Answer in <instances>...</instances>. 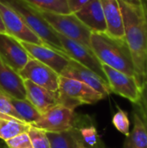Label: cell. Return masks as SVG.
Returning <instances> with one entry per match:
<instances>
[{"label":"cell","instance_id":"1","mask_svg":"<svg viewBox=\"0 0 147 148\" xmlns=\"http://www.w3.org/2000/svg\"><path fill=\"white\" fill-rule=\"evenodd\" d=\"M124 23L125 40L129 48L138 81L142 88L147 75V3L119 0Z\"/></svg>","mask_w":147,"mask_h":148},{"label":"cell","instance_id":"2","mask_svg":"<svg viewBox=\"0 0 147 148\" xmlns=\"http://www.w3.org/2000/svg\"><path fill=\"white\" fill-rule=\"evenodd\" d=\"M90 46L102 64L138 79L133 58L125 39L113 38L106 33L92 32Z\"/></svg>","mask_w":147,"mask_h":148},{"label":"cell","instance_id":"3","mask_svg":"<svg viewBox=\"0 0 147 148\" xmlns=\"http://www.w3.org/2000/svg\"><path fill=\"white\" fill-rule=\"evenodd\" d=\"M0 2L15 10L21 16L28 27L40 37L46 46L62 54H65L57 32L48 23L38 10L29 5L23 0H0Z\"/></svg>","mask_w":147,"mask_h":148},{"label":"cell","instance_id":"4","mask_svg":"<svg viewBox=\"0 0 147 148\" xmlns=\"http://www.w3.org/2000/svg\"><path fill=\"white\" fill-rule=\"evenodd\" d=\"M59 97L62 105L74 109L84 104H95L105 98L84 82L62 75L59 78Z\"/></svg>","mask_w":147,"mask_h":148},{"label":"cell","instance_id":"5","mask_svg":"<svg viewBox=\"0 0 147 148\" xmlns=\"http://www.w3.org/2000/svg\"><path fill=\"white\" fill-rule=\"evenodd\" d=\"M40 13L57 33L91 48L90 37L92 31L75 14H61L48 11H40Z\"/></svg>","mask_w":147,"mask_h":148},{"label":"cell","instance_id":"6","mask_svg":"<svg viewBox=\"0 0 147 148\" xmlns=\"http://www.w3.org/2000/svg\"><path fill=\"white\" fill-rule=\"evenodd\" d=\"M102 69L112 93L124 97L133 105H138L142 97V87L138 79L102 64Z\"/></svg>","mask_w":147,"mask_h":148},{"label":"cell","instance_id":"7","mask_svg":"<svg viewBox=\"0 0 147 148\" xmlns=\"http://www.w3.org/2000/svg\"><path fill=\"white\" fill-rule=\"evenodd\" d=\"M75 119L74 108L58 104L42 114L31 126L46 133H61L73 129Z\"/></svg>","mask_w":147,"mask_h":148},{"label":"cell","instance_id":"8","mask_svg":"<svg viewBox=\"0 0 147 148\" xmlns=\"http://www.w3.org/2000/svg\"><path fill=\"white\" fill-rule=\"evenodd\" d=\"M57 35L68 57L89 69L107 82V76L102 69V63L100 62L91 48L77 41L68 38L59 33H57Z\"/></svg>","mask_w":147,"mask_h":148},{"label":"cell","instance_id":"9","mask_svg":"<svg viewBox=\"0 0 147 148\" xmlns=\"http://www.w3.org/2000/svg\"><path fill=\"white\" fill-rule=\"evenodd\" d=\"M0 15L7 34L20 42L39 45L44 44L40 37L28 27L21 16L11 7L2 2H0Z\"/></svg>","mask_w":147,"mask_h":148},{"label":"cell","instance_id":"10","mask_svg":"<svg viewBox=\"0 0 147 148\" xmlns=\"http://www.w3.org/2000/svg\"><path fill=\"white\" fill-rule=\"evenodd\" d=\"M19 75L23 80H29L50 92L59 93L60 75L34 58L29 59Z\"/></svg>","mask_w":147,"mask_h":148},{"label":"cell","instance_id":"11","mask_svg":"<svg viewBox=\"0 0 147 148\" xmlns=\"http://www.w3.org/2000/svg\"><path fill=\"white\" fill-rule=\"evenodd\" d=\"M0 58L8 66L19 73L32 57L20 41L5 33L0 34Z\"/></svg>","mask_w":147,"mask_h":148},{"label":"cell","instance_id":"12","mask_svg":"<svg viewBox=\"0 0 147 148\" xmlns=\"http://www.w3.org/2000/svg\"><path fill=\"white\" fill-rule=\"evenodd\" d=\"M60 75L79 80L101 94L104 97H107L112 93L108 83L105 80H103L89 69L71 58H69L68 66Z\"/></svg>","mask_w":147,"mask_h":148},{"label":"cell","instance_id":"13","mask_svg":"<svg viewBox=\"0 0 147 148\" xmlns=\"http://www.w3.org/2000/svg\"><path fill=\"white\" fill-rule=\"evenodd\" d=\"M21 43L32 58L47 65L59 75L68 64L69 58L65 54H62L50 47L25 42H21Z\"/></svg>","mask_w":147,"mask_h":148},{"label":"cell","instance_id":"14","mask_svg":"<svg viewBox=\"0 0 147 148\" xmlns=\"http://www.w3.org/2000/svg\"><path fill=\"white\" fill-rule=\"evenodd\" d=\"M0 91L7 96L18 100L26 99L24 80L19 73L0 58Z\"/></svg>","mask_w":147,"mask_h":148},{"label":"cell","instance_id":"15","mask_svg":"<svg viewBox=\"0 0 147 148\" xmlns=\"http://www.w3.org/2000/svg\"><path fill=\"white\" fill-rule=\"evenodd\" d=\"M24 86L26 90V99L41 114H43L55 106L61 104L59 93L56 94L50 92L29 80H24Z\"/></svg>","mask_w":147,"mask_h":148},{"label":"cell","instance_id":"16","mask_svg":"<svg viewBox=\"0 0 147 148\" xmlns=\"http://www.w3.org/2000/svg\"><path fill=\"white\" fill-rule=\"evenodd\" d=\"M74 14L92 32H107V25L101 0H90L81 10Z\"/></svg>","mask_w":147,"mask_h":148},{"label":"cell","instance_id":"17","mask_svg":"<svg viewBox=\"0 0 147 148\" xmlns=\"http://www.w3.org/2000/svg\"><path fill=\"white\" fill-rule=\"evenodd\" d=\"M105 21L106 34L118 39H125L123 16L119 0H101Z\"/></svg>","mask_w":147,"mask_h":148},{"label":"cell","instance_id":"18","mask_svg":"<svg viewBox=\"0 0 147 148\" xmlns=\"http://www.w3.org/2000/svg\"><path fill=\"white\" fill-rule=\"evenodd\" d=\"M133 127L126 136L123 148H147V129L146 124L134 107L133 111Z\"/></svg>","mask_w":147,"mask_h":148},{"label":"cell","instance_id":"19","mask_svg":"<svg viewBox=\"0 0 147 148\" xmlns=\"http://www.w3.org/2000/svg\"><path fill=\"white\" fill-rule=\"evenodd\" d=\"M31 125L23 120L0 113V139L7 140L16 135L27 133Z\"/></svg>","mask_w":147,"mask_h":148},{"label":"cell","instance_id":"20","mask_svg":"<svg viewBox=\"0 0 147 148\" xmlns=\"http://www.w3.org/2000/svg\"><path fill=\"white\" fill-rule=\"evenodd\" d=\"M81 123H77L75 121L74 128L77 131L81 140L83 145L87 148H97L101 140L98 135L97 129L94 125L91 123V121H84V120H81Z\"/></svg>","mask_w":147,"mask_h":148},{"label":"cell","instance_id":"21","mask_svg":"<svg viewBox=\"0 0 147 148\" xmlns=\"http://www.w3.org/2000/svg\"><path fill=\"white\" fill-rule=\"evenodd\" d=\"M46 134L50 143V148H76L81 140L75 128L61 133Z\"/></svg>","mask_w":147,"mask_h":148},{"label":"cell","instance_id":"22","mask_svg":"<svg viewBox=\"0 0 147 148\" xmlns=\"http://www.w3.org/2000/svg\"><path fill=\"white\" fill-rule=\"evenodd\" d=\"M10 101L22 120L25 122L31 125L41 118L42 114L28 100H18L10 97Z\"/></svg>","mask_w":147,"mask_h":148},{"label":"cell","instance_id":"23","mask_svg":"<svg viewBox=\"0 0 147 148\" xmlns=\"http://www.w3.org/2000/svg\"><path fill=\"white\" fill-rule=\"evenodd\" d=\"M29 5L40 11L53 13L68 14L70 13L67 4V0H23Z\"/></svg>","mask_w":147,"mask_h":148},{"label":"cell","instance_id":"24","mask_svg":"<svg viewBox=\"0 0 147 148\" xmlns=\"http://www.w3.org/2000/svg\"><path fill=\"white\" fill-rule=\"evenodd\" d=\"M113 125L114 127L120 132L122 134L126 135V137L130 133V121L128 117L127 112L117 107V112L113 114L112 120Z\"/></svg>","mask_w":147,"mask_h":148},{"label":"cell","instance_id":"25","mask_svg":"<svg viewBox=\"0 0 147 148\" xmlns=\"http://www.w3.org/2000/svg\"><path fill=\"white\" fill-rule=\"evenodd\" d=\"M27 134L30 138L33 148H50V143L46 132L31 126Z\"/></svg>","mask_w":147,"mask_h":148},{"label":"cell","instance_id":"26","mask_svg":"<svg viewBox=\"0 0 147 148\" xmlns=\"http://www.w3.org/2000/svg\"><path fill=\"white\" fill-rule=\"evenodd\" d=\"M8 148H33L30 138L27 133L21 134L5 140Z\"/></svg>","mask_w":147,"mask_h":148},{"label":"cell","instance_id":"27","mask_svg":"<svg viewBox=\"0 0 147 148\" xmlns=\"http://www.w3.org/2000/svg\"><path fill=\"white\" fill-rule=\"evenodd\" d=\"M0 113L22 120V118L20 117V115L17 114L13 105L11 104L10 101V97L4 95L3 93H2L1 91H0Z\"/></svg>","mask_w":147,"mask_h":148},{"label":"cell","instance_id":"28","mask_svg":"<svg viewBox=\"0 0 147 148\" xmlns=\"http://www.w3.org/2000/svg\"><path fill=\"white\" fill-rule=\"evenodd\" d=\"M140 114L144 121L147 123V84L144 86L142 90V97L138 105H134Z\"/></svg>","mask_w":147,"mask_h":148},{"label":"cell","instance_id":"29","mask_svg":"<svg viewBox=\"0 0 147 148\" xmlns=\"http://www.w3.org/2000/svg\"><path fill=\"white\" fill-rule=\"evenodd\" d=\"M89 1L90 0H67V4L70 13L74 14L79 10H81Z\"/></svg>","mask_w":147,"mask_h":148},{"label":"cell","instance_id":"30","mask_svg":"<svg viewBox=\"0 0 147 148\" xmlns=\"http://www.w3.org/2000/svg\"><path fill=\"white\" fill-rule=\"evenodd\" d=\"M5 33H7V32H6V29H5V27H4L3 22V19L0 15V34H5Z\"/></svg>","mask_w":147,"mask_h":148},{"label":"cell","instance_id":"31","mask_svg":"<svg viewBox=\"0 0 147 148\" xmlns=\"http://www.w3.org/2000/svg\"><path fill=\"white\" fill-rule=\"evenodd\" d=\"M126 1L130 2V3H137V4H140V3H145L143 0H126Z\"/></svg>","mask_w":147,"mask_h":148},{"label":"cell","instance_id":"32","mask_svg":"<svg viewBox=\"0 0 147 148\" xmlns=\"http://www.w3.org/2000/svg\"><path fill=\"white\" fill-rule=\"evenodd\" d=\"M97 148H107V146H106V145H105V144H104V143L101 141V142L100 143V145L98 146V147Z\"/></svg>","mask_w":147,"mask_h":148},{"label":"cell","instance_id":"33","mask_svg":"<svg viewBox=\"0 0 147 148\" xmlns=\"http://www.w3.org/2000/svg\"><path fill=\"white\" fill-rule=\"evenodd\" d=\"M82 146H83V143H82V141L80 140L79 142H78V145H77V147L76 148H82Z\"/></svg>","mask_w":147,"mask_h":148},{"label":"cell","instance_id":"34","mask_svg":"<svg viewBox=\"0 0 147 148\" xmlns=\"http://www.w3.org/2000/svg\"><path fill=\"white\" fill-rule=\"evenodd\" d=\"M147 84V75H146V83H145V85H146ZM145 85H144V86H145ZM143 88H144V87H143Z\"/></svg>","mask_w":147,"mask_h":148},{"label":"cell","instance_id":"35","mask_svg":"<svg viewBox=\"0 0 147 148\" xmlns=\"http://www.w3.org/2000/svg\"><path fill=\"white\" fill-rule=\"evenodd\" d=\"M143 121H144V120H143ZM144 122H145V124H146V129H147V123L146 122V121H144Z\"/></svg>","mask_w":147,"mask_h":148},{"label":"cell","instance_id":"36","mask_svg":"<svg viewBox=\"0 0 147 148\" xmlns=\"http://www.w3.org/2000/svg\"><path fill=\"white\" fill-rule=\"evenodd\" d=\"M143 1H144L145 3H147V0H143Z\"/></svg>","mask_w":147,"mask_h":148},{"label":"cell","instance_id":"37","mask_svg":"<svg viewBox=\"0 0 147 148\" xmlns=\"http://www.w3.org/2000/svg\"><path fill=\"white\" fill-rule=\"evenodd\" d=\"M82 148H87V147H85V146L83 145V146H82Z\"/></svg>","mask_w":147,"mask_h":148}]
</instances>
